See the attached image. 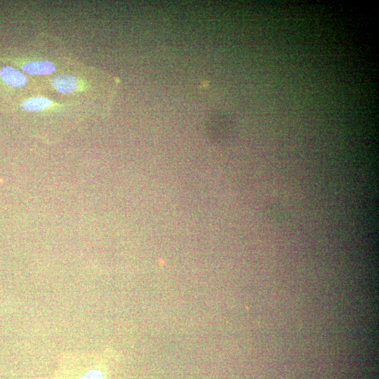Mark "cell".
Instances as JSON below:
<instances>
[{
    "instance_id": "1",
    "label": "cell",
    "mask_w": 379,
    "mask_h": 379,
    "mask_svg": "<svg viewBox=\"0 0 379 379\" xmlns=\"http://www.w3.org/2000/svg\"><path fill=\"white\" fill-rule=\"evenodd\" d=\"M51 84L59 93L69 94L77 91L79 87L78 78L70 74H62L52 78Z\"/></svg>"
},
{
    "instance_id": "2",
    "label": "cell",
    "mask_w": 379,
    "mask_h": 379,
    "mask_svg": "<svg viewBox=\"0 0 379 379\" xmlns=\"http://www.w3.org/2000/svg\"><path fill=\"white\" fill-rule=\"evenodd\" d=\"M0 77L6 84L13 87H22L27 83V78L22 72L9 66L1 69Z\"/></svg>"
},
{
    "instance_id": "3",
    "label": "cell",
    "mask_w": 379,
    "mask_h": 379,
    "mask_svg": "<svg viewBox=\"0 0 379 379\" xmlns=\"http://www.w3.org/2000/svg\"><path fill=\"white\" fill-rule=\"evenodd\" d=\"M22 70L30 75H48L55 72V67L48 61H31L23 65Z\"/></svg>"
},
{
    "instance_id": "4",
    "label": "cell",
    "mask_w": 379,
    "mask_h": 379,
    "mask_svg": "<svg viewBox=\"0 0 379 379\" xmlns=\"http://www.w3.org/2000/svg\"><path fill=\"white\" fill-rule=\"evenodd\" d=\"M51 104L52 102L48 98L36 96L25 100L21 106L26 111L39 112L48 108Z\"/></svg>"
}]
</instances>
